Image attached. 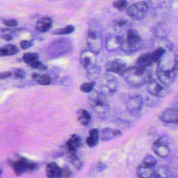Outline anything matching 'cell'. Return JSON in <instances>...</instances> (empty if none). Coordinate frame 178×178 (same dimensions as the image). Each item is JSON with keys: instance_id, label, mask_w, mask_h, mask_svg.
Segmentation results:
<instances>
[{"instance_id": "45", "label": "cell", "mask_w": 178, "mask_h": 178, "mask_svg": "<svg viewBox=\"0 0 178 178\" xmlns=\"http://www.w3.org/2000/svg\"><path fill=\"white\" fill-rule=\"evenodd\" d=\"M49 1H52V2H53V1H57V0H49Z\"/></svg>"}, {"instance_id": "11", "label": "cell", "mask_w": 178, "mask_h": 178, "mask_svg": "<svg viewBox=\"0 0 178 178\" xmlns=\"http://www.w3.org/2000/svg\"><path fill=\"white\" fill-rule=\"evenodd\" d=\"M13 170L16 175H21L26 172H32L38 168V164L24 158H20L18 160L13 161Z\"/></svg>"}, {"instance_id": "14", "label": "cell", "mask_w": 178, "mask_h": 178, "mask_svg": "<svg viewBox=\"0 0 178 178\" xmlns=\"http://www.w3.org/2000/svg\"><path fill=\"white\" fill-rule=\"evenodd\" d=\"M143 99L139 95L130 97L126 102V109L130 113L135 114L141 111L143 107Z\"/></svg>"}, {"instance_id": "5", "label": "cell", "mask_w": 178, "mask_h": 178, "mask_svg": "<svg viewBox=\"0 0 178 178\" xmlns=\"http://www.w3.org/2000/svg\"><path fill=\"white\" fill-rule=\"evenodd\" d=\"M142 45V40L139 33L135 29H128L125 38H123V43L122 49L127 54H132L140 48Z\"/></svg>"}, {"instance_id": "27", "label": "cell", "mask_w": 178, "mask_h": 178, "mask_svg": "<svg viewBox=\"0 0 178 178\" xmlns=\"http://www.w3.org/2000/svg\"><path fill=\"white\" fill-rule=\"evenodd\" d=\"M32 78L36 83H38L40 85L48 86L52 83L51 77L47 74H40L38 73H33L32 74Z\"/></svg>"}, {"instance_id": "35", "label": "cell", "mask_w": 178, "mask_h": 178, "mask_svg": "<svg viewBox=\"0 0 178 178\" xmlns=\"http://www.w3.org/2000/svg\"><path fill=\"white\" fill-rule=\"evenodd\" d=\"M13 38V32L8 29H0V38L11 40Z\"/></svg>"}, {"instance_id": "32", "label": "cell", "mask_w": 178, "mask_h": 178, "mask_svg": "<svg viewBox=\"0 0 178 178\" xmlns=\"http://www.w3.org/2000/svg\"><path fill=\"white\" fill-rule=\"evenodd\" d=\"M168 168L165 166H159L157 169L155 168V173L153 175L154 178H161L168 177Z\"/></svg>"}, {"instance_id": "26", "label": "cell", "mask_w": 178, "mask_h": 178, "mask_svg": "<svg viewBox=\"0 0 178 178\" xmlns=\"http://www.w3.org/2000/svg\"><path fill=\"white\" fill-rule=\"evenodd\" d=\"M85 70L86 72V77L90 81H95L97 79H98L101 72L100 67L97 64Z\"/></svg>"}, {"instance_id": "4", "label": "cell", "mask_w": 178, "mask_h": 178, "mask_svg": "<svg viewBox=\"0 0 178 178\" xmlns=\"http://www.w3.org/2000/svg\"><path fill=\"white\" fill-rule=\"evenodd\" d=\"M86 42L89 49L98 54L102 49V32L101 28L95 24L90 25L87 33Z\"/></svg>"}, {"instance_id": "7", "label": "cell", "mask_w": 178, "mask_h": 178, "mask_svg": "<svg viewBox=\"0 0 178 178\" xmlns=\"http://www.w3.org/2000/svg\"><path fill=\"white\" fill-rule=\"evenodd\" d=\"M99 91L106 96L114 95L118 90V81L113 73H109L103 74L99 81Z\"/></svg>"}, {"instance_id": "17", "label": "cell", "mask_w": 178, "mask_h": 178, "mask_svg": "<svg viewBox=\"0 0 178 178\" xmlns=\"http://www.w3.org/2000/svg\"><path fill=\"white\" fill-rule=\"evenodd\" d=\"M159 119L165 123L177 124L178 122L177 109L174 108L166 109L159 115Z\"/></svg>"}, {"instance_id": "9", "label": "cell", "mask_w": 178, "mask_h": 178, "mask_svg": "<svg viewBox=\"0 0 178 178\" xmlns=\"http://www.w3.org/2000/svg\"><path fill=\"white\" fill-rule=\"evenodd\" d=\"M149 10L148 5L145 2L134 3L127 8V13L134 20H140L144 18Z\"/></svg>"}, {"instance_id": "34", "label": "cell", "mask_w": 178, "mask_h": 178, "mask_svg": "<svg viewBox=\"0 0 178 178\" xmlns=\"http://www.w3.org/2000/svg\"><path fill=\"white\" fill-rule=\"evenodd\" d=\"M95 84V81H90V82H89L83 83L80 86V90L84 93H89L94 89Z\"/></svg>"}, {"instance_id": "22", "label": "cell", "mask_w": 178, "mask_h": 178, "mask_svg": "<svg viewBox=\"0 0 178 178\" xmlns=\"http://www.w3.org/2000/svg\"><path fill=\"white\" fill-rule=\"evenodd\" d=\"M52 26V20L50 18L45 17L37 22L36 29L40 33H45L48 32Z\"/></svg>"}, {"instance_id": "12", "label": "cell", "mask_w": 178, "mask_h": 178, "mask_svg": "<svg viewBox=\"0 0 178 178\" xmlns=\"http://www.w3.org/2000/svg\"><path fill=\"white\" fill-rule=\"evenodd\" d=\"M152 148L155 154L162 159L167 158L170 155V149L168 145L167 137H160L153 143Z\"/></svg>"}, {"instance_id": "33", "label": "cell", "mask_w": 178, "mask_h": 178, "mask_svg": "<svg viewBox=\"0 0 178 178\" xmlns=\"http://www.w3.org/2000/svg\"><path fill=\"white\" fill-rule=\"evenodd\" d=\"M38 58H39V56L38 54H36V53L28 52V53H26V54H24L23 55V59L26 64L29 65L31 63L33 62L34 61L38 60Z\"/></svg>"}, {"instance_id": "42", "label": "cell", "mask_w": 178, "mask_h": 178, "mask_svg": "<svg viewBox=\"0 0 178 178\" xmlns=\"http://www.w3.org/2000/svg\"><path fill=\"white\" fill-rule=\"evenodd\" d=\"M106 168H107V165L104 163H102V162L100 161L98 162V165H97V169H98L99 172L104 171Z\"/></svg>"}, {"instance_id": "23", "label": "cell", "mask_w": 178, "mask_h": 178, "mask_svg": "<svg viewBox=\"0 0 178 178\" xmlns=\"http://www.w3.org/2000/svg\"><path fill=\"white\" fill-rule=\"evenodd\" d=\"M89 135L86 139V143L89 148H93L99 143V130L98 129H91L89 132Z\"/></svg>"}, {"instance_id": "21", "label": "cell", "mask_w": 178, "mask_h": 178, "mask_svg": "<svg viewBox=\"0 0 178 178\" xmlns=\"http://www.w3.org/2000/svg\"><path fill=\"white\" fill-rule=\"evenodd\" d=\"M122 132L120 130L113 129L111 127H106L99 132V139L102 140H109L120 136Z\"/></svg>"}, {"instance_id": "2", "label": "cell", "mask_w": 178, "mask_h": 178, "mask_svg": "<svg viewBox=\"0 0 178 178\" xmlns=\"http://www.w3.org/2000/svg\"><path fill=\"white\" fill-rule=\"evenodd\" d=\"M89 103L99 118L106 116L109 111V103L107 96L99 90H93L89 93Z\"/></svg>"}, {"instance_id": "29", "label": "cell", "mask_w": 178, "mask_h": 178, "mask_svg": "<svg viewBox=\"0 0 178 178\" xmlns=\"http://www.w3.org/2000/svg\"><path fill=\"white\" fill-rule=\"evenodd\" d=\"M68 157L69 159L70 163L73 165V166L77 170H79L82 168L83 163L81 161L79 157H78L77 152L68 153Z\"/></svg>"}, {"instance_id": "3", "label": "cell", "mask_w": 178, "mask_h": 178, "mask_svg": "<svg viewBox=\"0 0 178 178\" xmlns=\"http://www.w3.org/2000/svg\"><path fill=\"white\" fill-rule=\"evenodd\" d=\"M73 49V43L68 38L54 40L47 49V54L49 58H57L69 54Z\"/></svg>"}, {"instance_id": "30", "label": "cell", "mask_w": 178, "mask_h": 178, "mask_svg": "<svg viewBox=\"0 0 178 178\" xmlns=\"http://www.w3.org/2000/svg\"><path fill=\"white\" fill-rule=\"evenodd\" d=\"M157 164V161L153 156L151 155H148L143 159L141 165H144V166L154 168L156 165Z\"/></svg>"}, {"instance_id": "40", "label": "cell", "mask_w": 178, "mask_h": 178, "mask_svg": "<svg viewBox=\"0 0 178 178\" xmlns=\"http://www.w3.org/2000/svg\"><path fill=\"white\" fill-rule=\"evenodd\" d=\"M33 45V40H21L20 41V47L22 49H29Z\"/></svg>"}, {"instance_id": "8", "label": "cell", "mask_w": 178, "mask_h": 178, "mask_svg": "<svg viewBox=\"0 0 178 178\" xmlns=\"http://www.w3.org/2000/svg\"><path fill=\"white\" fill-rule=\"evenodd\" d=\"M165 51L166 49L163 48H156L153 52L145 53L137 58L136 65L148 68L154 64L157 63Z\"/></svg>"}, {"instance_id": "38", "label": "cell", "mask_w": 178, "mask_h": 178, "mask_svg": "<svg viewBox=\"0 0 178 178\" xmlns=\"http://www.w3.org/2000/svg\"><path fill=\"white\" fill-rule=\"evenodd\" d=\"M128 24V21L125 19H120V20H115L114 22L113 25L115 29H122L126 27Z\"/></svg>"}, {"instance_id": "25", "label": "cell", "mask_w": 178, "mask_h": 178, "mask_svg": "<svg viewBox=\"0 0 178 178\" xmlns=\"http://www.w3.org/2000/svg\"><path fill=\"white\" fill-rule=\"evenodd\" d=\"M155 173V168H151L144 166L140 164L136 169V175L139 177L141 178H150L153 177Z\"/></svg>"}, {"instance_id": "6", "label": "cell", "mask_w": 178, "mask_h": 178, "mask_svg": "<svg viewBox=\"0 0 178 178\" xmlns=\"http://www.w3.org/2000/svg\"><path fill=\"white\" fill-rule=\"evenodd\" d=\"M157 63L158 71L177 72V56L173 49L165 51Z\"/></svg>"}, {"instance_id": "10", "label": "cell", "mask_w": 178, "mask_h": 178, "mask_svg": "<svg viewBox=\"0 0 178 178\" xmlns=\"http://www.w3.org/2000/svg\"><path fill=\"white\" fill-rule=\"evenodd\" d=\"M147 90L150 94L161 98L167 95L168 86L164 85L160 81L157 79V78H152V79L147 83Z\"/></svg>"}, {"instance_id": "24", "label": "cell", "mask_w": 178, "mask_h": 178, "mask_svg": "<svg viewBox=\"0 0 178 178\" xmlns=\"http://www.w3.org/2000/svg\"><path fill=\"white\" fill-rule=\"evenodd\" d=\"M77 120L80 124L84 127H87L91 120V115L86 109H79L77 111Z\"/></svg>"}, {"instance_id": "37", "label": "cell", "mask_w": 178, "mask_h": 178, "mask_svg": "<svg viewBox=\"0 0 178 178\" xmlns=\"http://www.w3.org/2000/svg\"><path fill=\"white\" fill-rule=\"evenodd\" d=\"M29 66L34 69L40 70H46L48 69V67L46 66L45 64H43L41 61H40L39 60L34 61L32 63H31L29 64Z\"/></svg>"}, {"instance_id": "18", "label": "cell", "mask_w": 178, "mask_h": 178, "mask_svg": "<svg viewBox=\"0 0 178 178\" xmlns=\"http://www.w3.org/2000/svg\"><path fill=\"white\" fill-rule=\"evenodd\" d=\"M156 75H157V79L160 81L162 84L169 86L176 80L177 72H162L157 70Z\"/></svg>"}, {"instance_id": "39", "label": "cell", "mask_w": 178, "mask_h": 178, "mask_svg": "<svg viewBox=\"0 0 178 178\" xmlns=\"http://www.w3.org/2000/svg\"><path fill=\"white\" fill-rule=\"evenodd\" d=\"M12 74L18 79H24L26 76V73L22 69H14L13 73H11Z\"/></svg>"}, {"instance_id": "1", "label": "cell", "mask_w": 178, "mask_h": 178, "mask_svg": "<svg viewBox=\"0 0 178 178\" xmlns=\"http://www.w3.org/2000/svg\"><path fill=\"white\" fill-rule=\"evenodd\" d=\"M121 76H123L125 81L130 86L134 88L144 86L153 77L148 68L139 65L127 67Z\"/></svg>"}, {"instance_id": "28", "label": "cell", "mask_w": 178, "mask_h": 178, "mask_svg": "<svg viewBox=\"0 0 178 178\" xmlns=\"http://www.w3.org/2000/svg\"><path fill=\"white\" fill-rule=\"evenodd\" d=\"M19 49L15 45L8 44L0 48V57H7L16 54Z\"/></svg>"}, {"instance_id": "31", "label": "cell", "mask_w": 178, "mask_h": 178, "mask_svg": "<svg viewBox=\"0 0 178 178\" xmlns=\"http://www.w3.org/2000/svg\"><path fill=\"white\" fill-rule=\"evenodd\" d=\"M74 27L73 25H68L64 28L55 30L52 33L54 35H68L74 32Z\"/></svg>"}, {"instance_id": "16", "label": "cell", "mask_w": 178, "mask_h": 178, "mask_svg": "<svg viewBox=\"0 0 178 178\" xmlns=\"http://www.w3.org/2000/svg\"><path fill=\"white\" fill-rule=\"evenodd\" d=\"M97 55L95 53L92 52L90 49H84L80 54V63L82 66L86 69L92 65L96 64Z\"/></svg>"}, {"instance_id": "43", "label": "cell", "mask_w": 178, "mask_h": 178, "mask_svg": "<svg viewBox=\"0 0 178 178\" xmlns=\"http://www.w3.org/2000/svg\"><path fill=\"white\" fill-rule=\"evenodd\" d=\"M12 75L11 72H4L0 73V79H4Z\"/></svg>"}, {"instance_id": "36", "label": "cell", "mask_w": 178, "mask_h": 178, "mask_svg": "<svg viewBox=\"0 0 178 178\" xmlns=\"http://www.w3.org/2000/svg\"><path fill=\"white\" fill-rule=\"evenodd\" d=\"M113 5L118 10L123 11L127 7V0H115Z\"/></svg>"}, {"instance_id": "20", "label": "cell", "mask_w": 178, "mask_h": 178, "mask_svg": "<svg viewBox=\"0 0 178 178\" xmlns=\"http://www.w3.org/2000/svg\"><path fill=\"white\" fill-rule=\"evenodd\" d=\"M63 170L55 162H51L46 165V175L49 178L62 177Z\"/></svg>"}, {"instance_id": "41", "label": "cell", "mask_w": 178, "mask_h": 178, "mask_svg": "<svg viewBox=\"0 0 178 178\" xmlns=\"http://www.w3.org/2000/svg\"><path fill=\"white\" fill-rule=\"evenodd\" d=\"M4 23V25H6L7 27H16L18 25V22L13 20V19H9V20H4L3 21Z\"/></svg>"}, {"instance_id": "13", "label": "cell", "mask_w": 178, "mask_h": 178, "mask_svg": "<svg viewBox=\"0 0 178 178\" xmlns=\"http://www.w3.org/2000/svg\"><path fill=\"white\" fill-rule=\"evenodd\" d=\"M123 43V36L109 33L105 40V48L109 52H115L121 49Z\"/></svg>"}, {"instance_id": "44", "label": "cell", "mask_w": 178, "mask_h": 178, "mask_svg": "<svg viewBox=\"0 0 178 178\" xmlns=\"http://www.w3.org/2000/svg\"><path fill=\"white\" fill-rule=\"evenodd\" d=\"M2 173V170H0V176H1Z\"/></svg>"}, {"instance_id": "15", "label": "cell", "mask_w": 178, "mask_h": 178, "mask_svg": "<svg viewBox=\"0 0 178 178\" xmlns=\"http://www.w3.org/2000/svg\"><path fill=\"white\" fill-rule=\"evenodd\" d=\"M127 67V65L126 62L120 58L113 59L105 64V69L107 72L118 74L120 75H121Z\"/></svg>"}, {"instance_id": "19", "label": "cell", "mask_w": 178, "mask_h": 178, "mask_svg": "<svg viewBox=\"0 0 178 178\" xmlns=\"http://www.w3.org/2000/svg\"><path fill=\"white\" fill-rule=\"evenodd\" d=\"M82 145V139L77 134H73L70 136V138L65 143V148H66L67 153L77 152Z\"/></svg>"}]
</instances>
